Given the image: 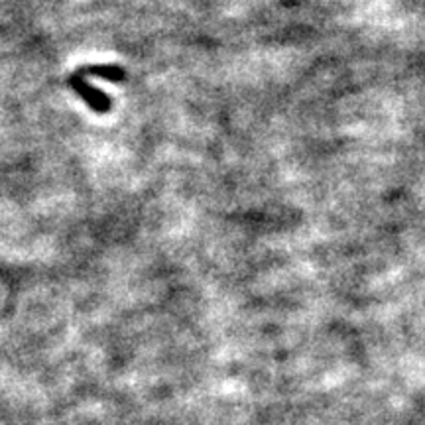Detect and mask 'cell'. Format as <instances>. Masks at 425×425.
<instances>
[{
	"instance_id": "obj_1",
	"label": "cell",
	"mask_w": 425,
	"mask_h": 425,
	"mask_svg": "<svg viewBox=\"0 0 425 425\" xmlns=\"http://www.w3.org/2000/svg\"><path fill=\"white\" fill-rule=\"evenodd\" d=\"M69 83H71V87L75 89V93L85 101L91 109H93L94 113H109L111 111V99L106 97V94L103 93V91H99V89H94L93 85H89L83 77H79L75 73V75H71V79H69Z\"/></svg>"
},
{
	"instance_id": "obj_2",
	"label": "cell",
	"mask_w": 425,
	"mask_h": 425,
	"mask_svg": "<svg viewBox=\"0 0 425 425\" xmlns=\"http://www.w3.org/2000/svg\"><path fill=\"white\" fill-rule=\"evenodd\" d=\"M77 75L83 77V75H97L101 77V79H106V81H113V83H118V81H123L126 73H124L123 67L118 66H89L83 67V69H79L77 71Z\"/></svg>"
}]
</instances>
